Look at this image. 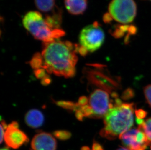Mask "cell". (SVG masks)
I'll list each match as a JSON object with an SVG mask.
<instances>
[{"label":"cell","instance_id":"cell-1","mask_svg":"<svg viewBox=\"0 0 151 150\" xmlns=\"http://www.w3.org/2000/svg\"><path fill=\"white\" fill-rule=\"evenodd\" d=\"M41 68L49 74L70 78L74 76L78 61V45L58 39L43 43Z\"/></svg>","mask_w":151,"mask_h":150},{"label":"cell","instance_id":"cell-2","mask_svg":"<svg viewBox=\"0 0 151 150\" xmlns=\"http://www.w3.org/2000/svg\"><path fill=\"white\" fill-rule=\"evenodd\" d=\"M134 121V104L122 103L117 98L114 105L104 116V127L100 131V136L114 140L131 129Z\"/></svg>","mask_w":151,"mask_h":150},{"label":"cell","instance_id":"cell-3","mask_svg":"<svg viewBox=\"0 0 151 150\" xmlns=\"http://www.w3.org/2000/svg\"><path fill=\"white\" fill-rule=\"evenodd\" d=\"M24 28L36 40L47 43L58 39L65 35V32L58 29H54L47 23L46 19L38 11L27 13L23 20Z\"/></svg>","mask_w":151,"mask_h":150},{"label":"cell","instance_id":"cell-4","mask_svg":"<svg viewBox=\"0 0 151 150\" xmlns=\"http://www.w3.org/2000/svg\"><path fill=\"white\" fill-rule=\"evenodd\" d=\"M110 98L108 92L101 88L96 89L88 98V103L79 107L78 112L83 118L85 117L101 118L105 116L114 104Z\"/></svg>","mask_w":151,"mask_h":150},{"label":"cell","instance_id":"cell-5","mask_svg":"<svg viewBox=\"0 0 151 150\" xmlns=\"http://www.w3.org/2000/svg\"><path fill=\"white\" fill-rule=\"evenodd\" d=\"M105 34L96 21L83 28L79 36L78 52L82 56L93 52L101 47L105 40Z\"/></svg>","mask_w":151,"mask_h":150},{"label":"cell","instance_id":"cell-6","mask_svg":"<svg viewBox=\"0 0 151 150\" xmlns=\"http://www.w3.org/2000/svg\"><path fill=\"white\" fill-rule=\"evenodd\" d=\"M111 18L121 24L131 23L137 14V6L134 0H112L109 6Z\"/></svg>","mask_w":151,"mask_h":150},{"label":"cell","instance_id":"cell-7","mask_svg":"<svg viewBox=\"0 0 151 150\" xmlns=\"http://www.w3.org/2000/svg\"><path fill=\"white\" fill-rule=\"evenodd\" d=\"M119 138L125 148L130 150H145L151 143L144 132L139 128L130 129Z\"/></svg>","mask_w":151,"mask_h":150},{"label":"cell","instance_id":"cell-8","mask_svg":"<svg viewBox=\"0 0 151 150\" xmlns=\"http://www.w3.org/2000/svg\"><path fill=\"white\" fill-rule=\"evenodd\" d=\"M4 140L9 147L16 149L29 141V139L26 134L19 128L18 123L14 121L7 125Z\"/></svg>","mask_w":151,"mask_h":150},{"label":"cell","instance_id":"cell-9","mask_svg":"<svg viewBox=\"0 0 151 150\" xmlns=\"http://www.w3.org/2000/svg\"><path fill=\"white\" fill-rule=\"evenodd\" d=\"M32 150H56L57 142L50 134L42 132L33 137L31 143Z\"/></svg>","mask_w":151,"mask_h":150},{"label":"cell","instance_id":"cell-10","mask_svg":"<svg viewBox=\"0 0 151 150\" xmlns=\"http://www.w3.org/2000/svg\"><path fill=\"white\" fill-rule=\"evenodd\" d=\"M24 120L29 127L37 128L43 124L44 116L40 111L37 109H32L26 114Z\"/></svg>","mask_w":151,"mask_h":150},{"label":"cell","instance_id":"cell-11","mask_svg":"<svg viewBox=\"0 0 151 150\" xmlns=\"http://www.w3.org/2000/svg\"><path fill=\"white\" fill-rule=\"evenodd\" d=\"M65 5L71 14H81L87 9V0H65Z\"/></svg>","mask_w":151,"mask_h":150},{"label":"cell","instance_id":"cell-12","mask_svg":"<svg viewBox=\"0 0 151 150\" xmlns=\"http://www.w3.org/2000/svg\"><path fill=\"white\" fill-rule=\"evenodd\" d=\"M35 3L39 10L44 12H48L54 8L55 0H35Z\"/></svg>","mask_w":151,"mask_h":150},{"label":"cell","instance_id":"cell-13","mask_svg":"<svg viewBox=\"0 0 151 150\" xmlns=\"http://www.w3.org/2000/svg\"><path fill=\"white\" fill-rule=\"evenodd\" d=\"M138 128L144 132L148 140L151 142V118L144 120L139 124Z\"/></svg>","mask_w":151,"mask_h":150},{"label":"cell","instance_id":"cell-14","mask_svg":"<svg viewBox=\"0 0 151 150\" xmlns=\"http://www.w3.org/2000/svg\"><path fill=\"white\" fill-rule=\"evenodd\" d=\"M54 136L60 140H66L71 137V134L67 131H56L54 132Z\"/></svg>","mask_w":151,"mask_h":150},{"label":"cell","instance_id":"cell-15","mask_svg":"<svg viewBox=\"0 0 151 150\" xmlns=\"http://www.w3.org/2000/svg\"><path fill=\"white\" fill-rule=\"evenodd\" d=\"M144 93L146 99L151 107V85H148L144 88Z\"/></svg>","mask_w":151,"mask_h":150},{"label":"cell","instance_id":"cell-16","mask_svg":"<svg viewBox=\"0 0 151 150\" xmlns=\"http://www.w3.org/2000/svg\"><path fill=\"white\" fill-rule=\"evenodd\" d=\"M35 75L36 76L38 79H43L46 76H47V75L46 74V70L43 68H40L38 69L35 70Z\"/></svg>","mask_w":151,"mask_h":150},{"label":"cell","instance_id":"cell-17","mask_svg":"<svg viewBox=\"0 0 151 150\" xmlns=\"http://www.w3.org/2000/svg\"><path fill=\"white\" fill-rule=\"evenodd\" d=\"M135 115L137 116V120H143V119L145 118L147 115V113L145 111L139 109L136 111Z\"/></svg>","mask_w":151,"mask_h":150},{"label":"cell","instance_id":"cell-18","mask_svg":"<svg viewBox=\"0 0 151 150\" xmlns=\"http://www.w3.org/2000/svg\"><path fill=\"white\" fill-rule=\"evenodd\" d=\"M92 150H103V149L99 143L95 142L93 144Z\"/></svg>","mask_w":151,"mask_h":150},{"label":"cell","instance_id":"cell-19","mask_svg":"<svg viewBox=\"0 0 151 150\" xmlns=\"http://www.w3.org/2000/svg\"><path fill=\"white\" fill-rule=\"evenodd\" d=\"M116 150H129L128 149H127L126 148L124 147H120L119 148H118Z\"/></svg>","mask_w":151,"mask_h":150},{"label":"cell","instance_id":"cell-20","mask_svg":"<svg viewBox=\"0 0 151 150\" xmlns=\"http://www.w3.org/2000/svg\"><path fill=\"white\" fill-rule=\"evenodd\" d=\"M1 150H9V149H7V148H2V149H1Z\"/></svg>","mask_w":151,"mask_h":150},{"label":"cell","instance_id":"cell-21","mask_svg":"<svg viewBox=\"0 0 151 150\" xmlns=\"http://www.w3.org/2000/svg\"><path fill=\"white\" fill-rule=\"evenodd\" d=\"M150 1H151V0H150Z\"/></svg>","mask_w":151,"mask_h":150}]
</instances>
